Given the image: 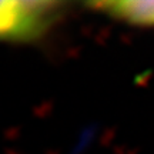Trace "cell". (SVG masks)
I'll return each instance as SVG.
<instances>
[{
  "mask_svg": "<svg viewBox=\"0 0 154 154\" xmlns=\"http://www.w3.org/2000/svg\"><path fill=\"white\" fill-rule=\"evenodd\" d=\"M84 7L134 27H154V0H104L86 3Z\"/></svg>",
  "mask_w": 154,
  "mask_h": 154,
  "instance_id": "cell-2",
  "label": "cell"
},
{
  "mask_svg": "<svg viewBox=\"0 0 154 154\" xmlns=\"http://www.w3.org/2000/svg\"><path fill=\"white\" fill-rule=\"evenodd\" d=\"M70 6L59 0H0V42H37L66 16Z\"/></svg>",
  "mask_w": 154,
  "mask_h": 154,
  "instance_id": "cell-1",
  "label": "cell"
}]
</instances>
